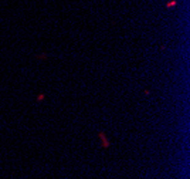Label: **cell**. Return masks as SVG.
Here are the masks:
<instances>
[{
    "instance_id": "6da1fadb",
    "label": "cell",
    "mask_w": 190,
    "mask_h": 179,
    "mask_svg": "<svg viewBox=\"0 0 190 179\" xmlns=\"http://www.w3.org/2000/svg\"><path fill=\"white\" fill-rule=\"evenodd\" d=\"M99 139H101V144H102V146L104 148H108V146H109V142L107 141V137H105V134L104 132H99Z\"/></svg>"
},
{
    "instance_id": "7a4b0ae2",
    "label": "cell",
    "mask_w": 190,
    "mask_h": 179,
    "mask_svg": "<svg viewBox=\"0 0 190 179\" xmlns=\"http://www.w3.org/2000/svg\"><path fill=\"white\" fill-rule=\"evenodd\" d=\"M44 97H46V95H44V94H40V95L37 97V99H43V98H44Z\"/></svg>"
}]
</instances>
